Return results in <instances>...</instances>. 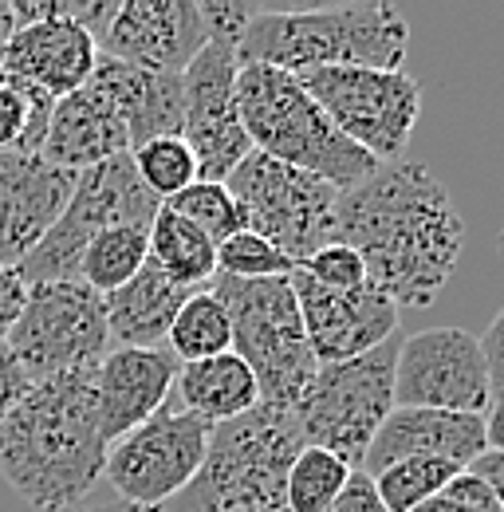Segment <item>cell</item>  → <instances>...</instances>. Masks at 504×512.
<instances>
[{
  "label": "cell",
  "mask_w": 504,
  "mask_h": 512,
  "mask_svg": "<svg viewBox=\"0 0 504 512\" xmlns=\"http://www.w3.org/2000/svg\"><path fill=\"white\" fill-rule=\"evenodd\" d=\"M335 241L363 256L367 280L398 308H430L461 260L465 225L438 178L398 158L339 193Z\"/></svg>",
  "instance_id": "6da1fadb"
},
{
  "label": "cell",
  "mask_w": 504,
  "mask_h": 512,
  "mask_svg": "<svg viewBox=\"0 0 504 512\" xmlns=\"http://www.w3.org/2000/svg\"><path fill=\"white\" fill-rule=\"evenodd\" d=\"M95 367L32 383L0 422V477L32 509L63 512L99 489L111 442L103 438Z\"/></svg>",
  "instance_id": "7a4b0ae2"
},
{
  "label": "cell",
  "mask_w": 504,
  "mask_h": 512,
  "mask_svg": "<svg viewBox=\"0 0 504 512\" xmlns=\"http://www.w3.org/2000/svg\"><path fill=\"white\" fill-rule=\"evenodd\" d=\"M410 52V24L390 4L260 12L241 36V64H268L292 75L315 67H378L402 71Z\"/></svg>",
  "instance_id": "3957f363"
},
{
  "label": "cell",
  "mask_w": 504,
  "mask_h": 512,
  "mask_svg": "<svg viewBox=\"0 0 504 512\" xmlns=\"http://www.w3.org/2000/svg\"><path fill=\"white\" fill-rule=\"evenodd\" d=\"M237 103L252 150L284 166H296L304 174H315L339 193L355 190L382 166L323 115V107L304 91L300 75L292 71L241 64Z\"/></svg>",
  "instance_id": "277c9868"
},
{
  "label": "cell",
  "mask_w": 504,
  "mask_h": 512,
  "mask_svg": "<svg viewBox=\"0 0 504 512\" xmlns=\"http://www.w3.org/2000/svg\"><path fill=\"white\" fill-rule=\"evenodd\" d=\"M304 449L292 410L256 406L213 426L201 473L158 512H288V473Z\"/></svg>",
  "instance_id": "5b68a950"
},
{
  "label": "cell",
  "mask_w": 504,
  "mask_h": 512,
  "mask_svg": "<svg viewBox=\"0 0 504 512\" xmlns=\"http://www.w3.org/2000/svg\"><path fill=\"white\" fill-rule=\"evenodd\" d=\"M201 16L209 40L182 71V99H186L182 138L197 158V182H229V174L252 154L249 130L241 123V103H237V75H241L237 48L256 8L233 0H209L201 4Z\"/></svg>",
  "instance_id": "8992f818"
},
{
  "label": "cell",
  "mask_w": 504,
  "mask_h": 512,
  "mask_svg": "<svg viewBox=\"0 0 504 512\" xmlns=\"http://www.w3.org/2000/svg\"><path fill=\"white\" fill-rule=\"evenodd\" d=\"M209 292L229 312L233 355L245 359V367L260 386V406L292 410L319 371L312 347H308L292 276L233 280L217 272L209 280Z\"/></svg>",
  "instance_id": "52a82bcc"
},
{
  "label": "cell",
  "mask_w": 504,
  "mask_h": 512,
  "mask_svg": "<svg viewBox=\"0 0 504 512\" xmlns=\"http://www.w3.org/2000/svg\"><path fill=\"white\" fill-rule=\"evenodd\" d=\"M402 339H386L382 347L327 363L315 371L308 390L292 406V418L304 434V446L327 449L351 469H363V457L375 442L378 426L394 410V363Z\"/></svg>",
  "instance_id": "ba28073f"
},
{
  "label": "cell",
  "mask_w": 504,
  "mask_h": 512,
  "mask_svg": "<svg viewBox=\"0 0 504 512\" xmlns=\"http://www.w3.org/2000/svg\"><path fill=\"white\" fill-rule=\"evenodd\" d=\"M229 193L241 209L245 229L264 237L272 249L304 264L312 253L335 241L339 190L323 178L284 166L260 150L229 174Z\"/></svg>",
  "instance_id": "9c48e42d"
},
{
  "label": "cell",
  "mask_w": 504,
  "mask_h": 512,
  "mask_svg": "<svg viewBox=\"0 0 504 512\" xmlns=\"http://www.w3.org/2000/svg\"><path fill=\"white\" fill-rule=\"evenodd\" d=\"M158 209H162V201L142 186L130 154H119L103 166L83 170L63 205L60 221L44 233V241L20 264L24 284L79 280L83 249L103 229H115V225H146L150 229Z\"/></svg>",
  "instance_id": "30bf717a"
},
{
  "label": "cell",
  "mask_w": 504,
  "mask_h": 512,
  "mask_svg": "<svg viewBox=\"0 0 504 512\" xmlns=\"http://www.w3.org/2000/svg\"><path fill=\"white\" fill-rule=\"evenodd\" d=\"M4 343L32 383L87 371L111 351L107 304L83 280L28 284L20 320L12 323Z\"/></svg>",
  "instance_id": "8fae6325"
},
{
  "label": "cell",
  "mask_w": 504,
  "mask_h": 512,
  "mask_svg": "<svg viewBox=\"0 0 504 512\" xmlns=\"http://www.w3.org/2000/svg\"><path fill=\"white\" fill-rule=\"evenodd\" d=\"M323 115L375 162H398L422 115V87L402 71L378 67H315L300 75Z\"/></svg>",
  "instance_id": "7c38bea8"
},
{
  "label": "cell",
  "mask_w": 504,
  "mask_h": 512,
  "mask_svg": "<svg viewBox=\"0 0 504 512\" xmlns=\"http://www.w3.org/2000/svg\"><path fill=\"white\" fill-rule=\"evenodd\" d=\"M213 438V426L197 414L182 410V402L166 398V406L146 418L138 430H130L107 449V489L138 509H162L178 493H186L193 477L201 473L205 449Z\"/></svg>",
  "instance_id": "4fadbf2b"
},
{
  "label": "cell",
  "mask_w": 504,
  "mask_h": 512,
  "mask_svg": "<svg viewBox=\"0 0 504 512\" xmlns=\"http://www.w3.org/2000/svg\"><path fill=\"white\" fill-rule=\"evenodd\" d=\"M489 390L493 379L477 335L461 327H430L402 339L394 363V406L485 414Z\"/></svg>",
  "instance_id": "5bb4252c"
},
{
  "label": "cell",
  "mask_w": 504,
  "mask_h": 512,
  "mask_svg": "<svg viewBox=\"0 0 504 512\" xmlns=\"http://www.w3.org/2000/svg\"><path fill=\"white\" fill-rule=\"evenodd\" d=\"M292 288H296V304L304 316L308 347L319 367L359 359L398 335V320H402L398 304L371 280L351 292H331L296 268Z\"/></svg>",
  "instance_id": "9a60e30c"
},
{
  "label": "cell",
  "mask_w": 504,
  "mask_h": 512,
  "mask_svg": "<svg viewBox=\"0 0 504 512\" xmlns=\"http://www.w3.org/2000/svg\"><path fill=\"white\" fill-rule=\"evenodd\" d=\"M205 40V16L193 0H123L99 40V56L158 75H182Z\"/></svg>",
  "instance_id": "2e32d148"
},
{
  "label": "cell",
  "mask_w": 504,
  "mask_h": 512,
  "mask_svg": "<svg viewBox=\"0 0 504 512\" xmlns=\"http://www.w3.org/2000/svg\"><path fill=\"white\" fill-rule=\"evenodd\" d=\"M79 174L44 162L40 154L0 150V264L20 268L44 233L60 221Z\"/></svg>",
  "instance_id": "e0dca14e"
},
{
  "label": "cell",
  "mask_w": 504,
  "mask_h": 512,
  "mask_svg": "<svg viewBox=\"0 0 504 512\" xmlns=\"http://www.w3.org/2000/svg\"><path fill=\"white\" fill-rule=\"evenodd\" d=\"M178 359L170 347H111L95 367V394L103 438L115 446L146 418H154L178 379Z\"/></svg>",
  "instance_id": "ac0fdd59"
},
{
  "label": "cell",
  "mask_w": 504,
  "mask_h": 512,
  "mask_svg": "<svg viewBox=\"0 0 504 512\" xmlns=\"http://www.w3.org/2000/svg\"><path fill=\"white\" fill-rule=\"evenodd\" d=\"M95 64H99L95 36L83 24L56 16L36 24H16L0 56V75H12L20 83L40 87L52 99H63L91 79Z\"/></svg>",
  "instance_id": "d6986e66"
},
{
  "label": "cell",
  "mask_w": 504,
  "mask_h": 512,
  "mask_svg": "<svg viewBox=\"0 0 504 512\" xmlns=\"http://www.w3.org/2000/svg\"><path fill=\"white\" fill-rule=\"evenodd\" d=\"M485 422L481 414H453V410H422V406H394L390 418L378 426L375 442L363 457V473L375 477L386 465L406 457H441L469 469L485 453Z\"/></svg>",
  "instance_id": "ffe728a7"
},
{
  "label": "cell",
  "mask_w": 504,
  "mask_h": 512,
  "mask_svg": "<svg viewBox=\"0 0 504 512\" xmlns=\"http://www.w3.org/2000/svg\"><path fill=\"white\" fill-rule=\"evenodd\" d=\"M119 154H130V138H126L123 115L115 111V103L107 99V91L99 83L87 79L79 91L56 99L52 127L40 146L44 162L71 170V174H83Z\"/></svg>",
  "instance_id": "44dd1931"
},
{
  "label": "cell",
  "mask_w": 504,
  "mask_h": 512,
  "mask_svg": "<svg viewBox=\"0 0 504 512\" xmlns=\"http://www.w3.org/2000/svg\"><path fill=\"white\" fill-rule=\"evenodd\" d=\"M91 83H99L115 103V111L123 115L130 150L154 138H182V123H186L182 75H158V71H142V67L99 56Z\"/></svg>",
  "instance_id": "7402d4cb"
},
{
  "label": "cell",
  "mask_w": 504,
  "mask_h": 512,
  "mask_svg": "<svg viewBox=\"0 0 504 512\" xmlns=\"http://www.w3.org/2000/svg\"><path fill=\"white\" fill-rule=\"evenodd\" d=\"M189 296H193L189 288L174 284L154 260H146L134 280H126L119 292L103 296L111 343H119V347H162Z\"/></svg>",
  "instance_id": "603a6c76"
},
{
  "label": "cell",
  "mask_w": 504,
  "mask_h": 512,
  "mask_svg": "<svg viewBox=\"0 0 504 512\" xmlns=\"http://www.w3.org/2000/svg\"><path fill=\"white\" fill-rule=\"evenodd\" d=\"M174 398L182 402V410L205 418L209 426H221L260 406V386L245 367V359L225 351L201 363H182L174 379Z\"/></svg>",
  "instance_id": "cb8c5ba5"
},
{
  "label": "cell",
  "mask_w": 504,
  "mask_h": 512,
  "mask_svg": "<svg viewBox=\"0 0 504 512\" xmlns=\"http://www.w3.org/2000/svg\"><path fill=\"white\" fill-rule=\"evenodd\" d=\"M150 260L189 292H205L217 276V245L166 205L150 221Z\"/></svg>",
  "instance_id": "d4e9b609"
},
{
  "label": "cell",
  "mask_w": 504,
  "mask_h": 512,
  "mask_svg": "<svg viewBox=\"0 0 504 512\" xmlns=\"http://www.w3.org/2000/svg\"><path fill=\"white\" fill-rule=\"evenodd\" d=\"M150 260V229L146 225H115L103 229L79 260V280L95 288L99 296L119 292L126 280L138 276V268Z\"/></svg>",
  "instance_id": "484cf974"
},
{
  "label": "cell",
  "mask_w": 504,
  "mask_h": 512,
  "mask_svg": "<svg viewBox=\"0 0 504 512\" xmlns=\"http://www.w3.org/2000/svg\"><path fill=\"white\" fill-rule=\"evenodd\" d=\"M170 351L178 363H201V359H213V355H225L233 351V323L229 312L221 308V300L205 288V292H193L186 300V308L178 312V320L166 335Z\"/></svg>",
  "instance_id": "4316f807"
},
{
  "label": "cell",
  "mask_w": 504,
  "mask_h": 512,
  "mask_svg": "<svg viewBox=\"0 0 504 512\" xmlns=\"http://www.w3.org/2000/svg\"><path fill=\"white\" fill-rule=\"evenodd\" d=\"M56 99L32 83L0 75V150L40 154L48 127H52Z\"/></svg>",
  "instance_id": "83f0119b"
},
{
  "label": "cell",
  "mask_w": 504,
  "mask_h": 512,
  "mask_svg": "<svg viewBox=\"0 0 504 512\" xmlns=\"http://www.w3.org/2000/svg\"><path fill=\"white\" fill-rule=\"evenodd\" d=\"M457 473H461V465L441 461V457H406V461L386 465L371 481H375L378 501L386 505V512H418L430 497H438Z\"/></svg>",
  "instance_id": "f1b7e54d"
},
{
  "label": "cell",
  "mask_w": 504,
  "mask_h": 512,
  "mask_svg": "<svg viewBox=\"0 0 504 512\" xmlns=\"http://www.w3.org/2000/svg\"><path fill=\"white\" fill-rule=\"evenodd\" d=\"M355 469L327 449L304 446L288 473V512H323L343 493Z\"/></svg>",
  "instance_id": "f546056e"
},
{
  "label": "cell",
  "mask_w": 504,
  "mask_h": 512,
  "mask_svg": "<svg viewBox=\"0 0 504 512\" xmlns=\"http://www.w3.org/2000/svg\"><path fill=\"white\" fill-rule=\"evenodd\" d=\"M130 158H134V170H138L142 186L154 193L162 205L174 193L189 190L197 182V158L186 146V138H154V142L130 150Z\"/></svg>",
  "instance_id": "4dcf8cb0"
},
{
  "label": "cell",
  "mask_w": 504,
  "mask_h": 512,
  "mask_svg": "<svg viewBox=\"0 0 504 512\" xmlns=\"http://www.w3.org/2000/svg\"><path fill=\"white\" fill-rule=\"evenodd\" d=\"M166 209H174L178 217H186L189 225H197L213 245H225L233 233L245 229L241 209H237L225 182H193L189 190L174 193L166 201Z\"/></svg>",
  "instance_id": "1f68e13d"
},
{
  "label": "cell",
  "mask_w": 504,
  "mask_h": 512,
  "mask_svg": "<svg viewBox=\"0 0 504 512\" xmlns=\"http://www.w3.org/2000/svg\"><path fill=\"white\" fill-rule=\"evenodd\" d=\"M217 272L233 276V280H272V276H292L296 260H288L280 249H272L264 237L241 229L225 245H217Z\"/></svg>",
  "instance_id": "d6a6232c"
},
{
  "label": "cell",
  "mask_w": 504,
  "mask_h": 512,
  "mask_svg": "<svg viewBox=\"0 0 504 512\" xmlns=\"http://www.w3.org/2000/svg\"><path fill=\"white\" fill-rule=\"evenodd\" d=\"M308 280H315L319 288H331V292H351L359 284H367V268H363V256L339 241L323 245L319 253H312L304 264H296Z\"/></svg>",
  "instance_id": "836d02e7"
},
{
  "label": "cell",
  "mask_w": 504,
  "mask_h": 512,
  "mask_svg": "<svg viewBox=\"0 0 504 512\" xmlns=\"http://www.w3.org/2000/svg\"><path fill=\"white\" fill-rule=\"evenodd\" d=\"M418 512H501V505H497L493 489L477 473L461 469L438 497H430Z\"/></svg>",
  "instance_id": "e575fe53"
},
{
  "label": "cell",
  "mask_w": 504,
  "mask_h": 512,
  "mask_svg": "<svg viewBox=\"0 0 504 512\" xmlns=\"http://www.w3.org/2000/svg\"><path fill=\"white\" fill-rule=\"evenodd\" d=\"M323 512H386V505L378 501L375 481H371L363 469H355V473L347 477L343 493L331 501V509H323Z\"/></svg>",
  "instance_id": "d590c367"
},
{
  "label": "cell",
  "mask_w": 504,
  "mask_h": 512,
  "mask_svg": "<svg viewBox=\"0 0 504 512\" xmlns=\"http://www.w3.org/2000/svg\"><path fill=\"white\" fill-rule=\"evenodd\" d=\"M24 300H28V284H24L20 268H8V264H0V343L8 339L12 323L20 320V308H24Z\"/></svg>",
  "instance_id": "8d00e7d4"
},
{
  "label": "cell",
  "mask_w": 504,
  "mask_h": 512,
  "mask_svg": "<svg viewBox=\"0 0 504 512\" xmlns=\"http://www.w3.org/2000/svg\"><path fill=\"white\" fill-rule=\"evenodd\" d=\"M32 390V379L24 375V367L16 363V355L8 351V343H0V422L16 410V402Z\"/></svg>",
  "instance_id": "74e56055"
},
{
  "label": "cell",
  "mask_w": 504,
  "mask_h": 512,
  "mask_svg": "<svg viewBox=\"0 0 504 512\" xmlns=\"http://www.w3.org/2000/svg\"><path fill=\"white\" fill-rule=\"evenodd\" d=\"M481 422H485V446L493 449V453H504V379L493 383V390H489Z\"/></svg>",
  "instance_id": "f35d334b"
},
{
  "label": "cell",
  "mask_w": 504,
  "mask_h": 512,
  "mask_svg": "<svg viewBox=\"0 0 504 512\" xmlns=\"http://www.w3.org/2000/svg\"><path fill=\"white\" fill-rule=\"evenodd\" d=\"M481 351H485V363H489V379L501 383L504 379V308H501V316L489 323V331L481 335Z\"/></svg>",
  "instance_id": "ab89813d"
},
{
  "label": "cell",
  "mask_w": 504,
  "mask_h": 512,
  "mask_svg": "<svg viewBox=\"0 0 504 512\" xmlns=\"http://www.w3.org/2000/svg\"><path fill=\"white\" fill-rule=\"evenodd\" d=\"M469 473H477L489 489H493V497H497V505L504 512V453H493V449H485L473 465H469Z\"/></svg>",
  "instance_id": "60d3db41"
},
{
  "label": "cell",
  "mask_w": 504,
  "mask_h": 512,
  "mask_svg": "<svg viewBox=\"0 0 504 512\" xmlns=\"http://www.w3.org/2000/svg\"><path fill=\"white\" fill-rule=\"evenodd\" d=\"M63 512H158V509H138V505H126L123 497H115L111 489H95L79 505H71V509Z\"/></svg>",
  "instance_id": "b9f144b4"
},
{
  "label": "cell",
  "mask_w": 504,
  "mask_h": 512,
  "mask_svg": "<svg viewBox=\"0 0 504 512\" xmlns=\"http://www.w3.org/2000/svg\"><path fill=\"white\" fill-rule=\"evenodd\" d=\"M12 32H16V12H12V4H4V0H0V56H4V48H8Z\"/></svg>",
  "instance_id": "7bdbcfd3"
},
{
  "label": "cell",
  "mask_w": 504,
  "mask_h": 512,
  "mask_svg": "<svg viewBox=\"0 0 504 512\" xmlns=\"http://www.w3.org/2000/svg\"><path fill=\"white\" fill-rule=\"evenodd\" d=\"M501 253H504V233H501Z\"/></svg>",
  "instance_id": "ee69618b"
}]
</instances>
